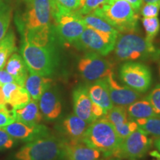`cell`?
<instances>
[{
  "label": "cell",
  "instance_id": "obj_1",
  "mask_svg": "<svg viewBox=\"0 0 160 160\" xmlns=\"http://www.w3.org/2000/svg\"><path fill=\"white\" fill-rule=\"evenodd\" d=\"M14 22L21 36L54 25L51 0H24V8L17 11Z\"/></svg>",
  "mask_w": 160,
  "mask_h": 160
},
{
  "label": "cell",
  "instance_id": "obj_2",
  "mask_svg": "<svg viewBox=\"0 0 160 160\" xmlns=\"http://www.w3.org/2000/svg\"><path fill=\"white\" fill-rule=\"evenodd\" d=\"M20 53L29 73L42 77L53 75L59 67L57 46H42L22 39Z\"/></svg>",
  "mask_w": 160,
  "mask_h": 160
},
{
  "label": "cell",
  "instance_id": "obj_3",
  "mask_svg": "<svg viewBox=\"0 0 160 160\" xmlns=\"http://www.w3.org/2000/svg\"><path fill=\"white\" fill-rule=\"evenodd\" d=\"M113 50L116 58L119 61L156 60L160 58V50L153 42L138 34L137 31L119 33Z\"/></svg>",
  "mask_w": 160,
  "mask_h": 160
},
{
  "label": "cell",
  "instance_id": "obj_4",
  "mask_svg": "<svg viewBox=\"0 0 160 160\" xmlns=\"http://www.w3.org/2000/svg\"><path fill=\"white\" fill-rule=\"evenodd\" d=\"M122 139L118 136L114 126L105 117L90 124L81 142L103 153L105 157L113 156Z\"/></svg>",
  "mask_w": 160,
  "mask_h": 160
},
{
  "label": "cell",
  "instance_id": "obj_5",
  "mask_svg": "<svg viewBox=\"0 0 160 160\" xmlns=\"http://www.w3.org/2000/svg\"><path fill=\"white\" fill-rule=\"evenodd\" d=\"M92 13L103 18L119 33L137 31L139 27L137 11L125 0H109Z\"/></svg>",
  "mask_w": 160,
  "mask_h": 160
},
{
  "label": "cell",
  "instance_id": "obj_6",
  "mask_svg": "<svg viewBox=\"0 0 160 160\" xmlns=\"http://www.w3.org/2000/svg\"><path fill=\"white\" fill-rule=\"evenodd\" d=\"M65 141L51 134L27 142L15 154V160H64Z\"/></svg>",
  "mask_w": 160,
  "mask_h": 160
},
{
  "label": "cell",
  "instance_id": "obj_7",
  "mask_svg": "<svg viewBox=\"0 0 160 160\" xmlns=\"http://www.w3.org/2000/svg\"><path fill=\"white\" fill-rule=\"evenodd\" d=\"M53 18L59 41L65 45H73L86 28L82 15L77 11L53 13Z\"/></svg>",
  "mask_w": 160,
  "mask_h": 160
},
{
  "label": "cell",
  "instance_id": "obj_8",
  "mask_svg": "<svg viewBox=\"0 0 160 160\" xmlns=\"http://www.w3.org/2000/svg\"><path fill=\"white\" fill-rule=\"evenodd\" d=\"M119 79L123 84L139 93L148 91L152 73L148 66L138 62H126L119 67Z\"/></svg>",
  "mask_w": 160,
  "mask_h": 160
},
{
  "label": "cell",
  "instance_id": "obj_9",
  "mask_svg": "<svg viewBox=\"0 0 160 160\" xmlns=\"http://www.w3.org/2000/svg\"><path fill=\"white\" fill-rule=\"evenodd\" d=\"M103 56L93 52H87L80 57L77 64L79 74L88 82L104 79L113 72V65Z\"/></svg>",
  "mask_w": 160,
  "mask_h": 160
},
{
  "label": "cell",
  "instance_id": "obj_10",
  "mask_svg": "<svg viewBox=\"0 0 160 160\" xmlns=\"http://www.w3.org/2000/svg\"><path fill=\"white\" fill-rule=\"evenodd\" d=\"M117 39V37L86 27L85 31L73 45L80 51L93 52L104 57L113 51Z\"/></svg>",
  "mask_w": 160,
  "mask_h": 160
},
{
  "label": "cell",
  "instance_id": "obj_11",
  "mask_svg": "<svg viewBox=\"0 0 160 160\" xmlns=\"http://www.w3.org/2000/svg\"><path fill=\"white\" fill-rule=\"evenodd\" d=\"M147 133L138 128L125 138L113 157L126 159H137L145 156L151 148L152 140Z\"/></svg>",
  "mask_w": 160,
  "mask_h": 160
},
{
  "label": "cell",
  "instance_id": "obj_12",
  "mask_svg": "<svg viewBox=\"0 0 160 160\" xmlns=\"http://www.w3.org/2000/svg\"><path fill=\"white\" fill-rule=\"evenodd\" d=\"M3 130L16 140L29 142L52 134L47 126L41 124H25L15 121Z\"/></svg>",
  "mask_w": 160,
  "mask_h": 160
},
{
  "label": "cell",
  "instance_id": "obj_13",
  "mask_svg": "<svg viewBox=\"0 0 160 160\" xmlns=\"http://www.w3.org/2000/svg\"><path fill=\"white\" fill-rule=\"evenodd\" d=\"M104 79L107 84L110 98L114 105L127 108L141 98V93L118 82L113 71Z\"/></svg>",
  "mask_w": 160,
  "mask_h": 160
},
{
  "label": "cell",
  "instance_id": "obj_14",
  "mask_svg": "<svg viewBox=\"0 0 160 160\" xmlns=\"http://www.w3.org/2000/svg\"><path fill=\"white\" fill-rule=\"evenodd\" d=\"M73 108L77 117L86 122L88 125L96 121L93 113V102L90 97L88 85L81 84L77 85L72 92Z\"/></svg>",
  "mask_w": 160,
  "mask_h": 160
},
{
  "label": "cell",
  "instance_id": "obj_15",
  "mask_svg": "<svg viewBox=\"0 0 160 160\" xmlns=\"http://www.w3.org/2000/svg\"><path fill=\"white\" fill-rule=\"evenodd\" d=\"M89 125L75 113L66 116L59 122L56 129L60 138L66 142H79Z\"/></svg>",
  "mask_w": 160,
  "mask_h": 160
},
{
  "label": "cell",
  "instance_id": "obj_16",
  "mask_svg": "<svg viewBox=\"0 0 160 160\" xmlns=\"http://www.w3.org/2000/svg\"><path fill=\"white\" fill-rule=\"evenodd\" d=\"M38 105L42 117L46 121L53 122L61 117L62 102L59 91L53 86L42 95Z\"/></svg>",
  "mask_w": 160,
  "mask_h": 160
},
{
  "label": "cell",
  "instance_id": "obj_17",
  "mask_svg": "<svg viewBox=\"0 0 160 160\" xmlns=\"http://www.w3.org/2000/svg\"><path fill=\"white\" fill-rule=\"evenodd\" d=\"M103 156L100 151L81 141H65L64 160H101Z\"/></svg>",
  "mask_w": 160,
  "mask_h": 160
},
{
  "label": "cell",
  "instance_id": "obj_18",
  "mask_svg": "<svg viewBox=\"0 0 160 160\" xmlns=\"http://www.w3.org/2000/svg\"><path fill=\"white\" fill-rule=\"evenodd\" d=\"M2 86V91L6 104L13 109L21 108L31 100V97L25 87L17 83H8Z\"/></svg>",
  "mask_w": 160,
  "mask_h": 160
},
{
  "label": "cell",
  "instance_id": "obj_19",
  "mask_svg": "<svg viewBox=\"0 0 160 160\" xmlns=\"http://www.w3.org/2000/svg\"><path fill=\"white\" fill-rule=\"evenodd\" d=\"M88 93L92 101L101 106L105 113L113 108V104L110 98L105 79L97 80L93 82L92 85H89Z\"/></svg>",
  "mask_w": 160,
  "mask_h": 160
},
{
  "label": "cell",
  "instance_id": "obj_20",
  "mask_svg": "<svg viewBox=\"0 0 160 160\" xmlns=\"http://www.w3.org/2000/svg\"><path fill=\"white\" fill-rule=\"evenodd\" d=\"M53 86V79L51 77H42L37 74L30 73L26 79L24 85L31 96V99L39 101L40 97L45 92Z\"/></svg>",
  "mask_w": 160,
  "mask_h": 160
},
{
  "label": "cell",
  "instance_id": "obj_21",
  "mask_svg": "<svg viewBox=\"0 0 160 160\" xmlns=\"http://www.w3.org/2000/svg\"><path fill=\"white\" fill-rule=\"evenodd\" d=\"M5 67V71L14 79L16 83L24 87L29 71L22 57L13 53L8 59Z\"/></svg>",
  "mask_w": 160,
  "mask_h": 160
},
{
  "label": "cell",
  "instance_id": "obj_22",
  "mask_svg": "<svg viewBox=\"0 0 160 160\" xmlns=\"http://www.w3.org/2000/svg\"><path fill=\"white\" fill-rule=\"evenodd\" d=\"M16 121L25 124H39L43 117L40 112L38 102L32 99L21 108L13 109Z\"/></svg>",
  "mask_w": 160,
  "mask_h": 160
},
{
  "label": "cell",
  "instance_id": "obj_23",
  "mask_svg": "<svg viewBox=\"0 0 160 160\" xmlns=\"http://www.w3.org/2000/svg\"><path fill=\"white\" fill-rule=\"evenodd\" d=\"M126 108H127L128 119L133 121L158 117L152 107L151 104L146 97L142 99L140 98L131 105L128 106Z\"/></svg>",
  "mask_w": 160,
  "mask_h": 160
},
{
  "label": "cell",
  "instance_id": "obj_24",
  "mask_svg": "<svg viewBox=\"0 0 160 160\" xmlns=\"http://www.w3.org/2000/svg\"><path fill=\"white\" fill-rule=\"evenodd\" d=\"M82 19L86 27H89L96 31L105 33V34L117 37L119 31H117L113 26L110 25L106 20L99 16L91 13L89 14L82 16Z\"/></svg>",
  "mask_w": 160,
  "mask_h": 160
},
{
  "label": "cell",
  "instance_id": "obj_25",
  "mask_svg": "<svg viewBox=\"0 0 160 160\" xmlns=\"http://www.w3.org/2000/svg\"><path fill=\"white\" fill-rule=\"evenodd\" d=\"M17 51L15 33L13 30L10 29L0 41V70L5 68L8 59Z\"/></svg>",
  "mask_w": 160,
  "mask_h": 160
},
{
  "label": "cell",
  "instance_id": "obj_26",
  "mask_svg": "<svg viewBox=\"0 0 160 160\" xmlns=\"http://www.w3.org/2000/svg\"><path fill=\"white\" fill-rule=\"evenodd\" d=\"M103 117L111 122L114 128L122 125L129 121L127 108L122 106H113V108L109 110Z\"/></svg>",
  "mask_w": 160,
  "mask_h": 160
},
{
  "label": "cell",
  "instance_id": "obj_27",
  "mask_svg": "<svg viewBox=\"0 0 160 160\" xmlns=\"http://www.w3.org/2000/svg\"><path fill=\"white\" fill-rule=\"evenodd\" d=\"M138 127L147 133L156 138L160 137V117L136 120Z\"/></svg>",
  "mask_w": 160,
  "mask_h": 160
},
{
  "label": "cell",
  "instance_id": "obj_28",
  "mask_svg": "<svg viewBox=\"0 0 160 160\" xmlns=\"http://www.w3.org/2000/svg\"><path fill=\"white\" fill-rule=\"evenodd\" d=\"M12 19V8L6 0L0 2V41L8 31Z\"/></svg>",
  "mask_w": 160,
  "mask_h": 160
},
{
  "label": "cell",
  "instance_id": "obj_29",
  "mask_svg": "<svg viewBox=\"0 0 160 160\" xmlns=\"http://www.w3.org/2000/svg\"><path fill=\"white\" fill-rule=\"evenodd\" d=\"M52 13H64L77 11L80 0H51Z\"/></svg>",
  "mask_w": 160,
  "mask_h": 160
},
{
  "label": "cell",
  "instance_id": "obj_30",
  "mask_svg": "<svg viewBox=\"0 0 160 160\" xmlns=\"http://www.w3.org/2000/svg\"><path fill=\"white\" fill-rule=\"evenodd\" d=\"M142 25L146 33V39L153 42L155 37H157L160 30V22L159 18H145L143 17Z\"/></svg>",
  "mask_w": 160,
  "mask_h": 160
},
{
  "label": "cell",
  "instance_id": "obj_31",
  "mask_svg": "<svg viewBox=\"0 0 160 160\" xmlns=\"http://www.w3.org/2000/svg\"><path fill=\"white\" fill-rule=\"evenodd\" d=\"M109 0H80L77 11L81 15H87L108 2Z\"/></svg>",
  "mask_w": 160,
  "mask_h": 160
},
{
  "label": "cell",
  "instance_id": "obj_32",
  "mask_svg": "<svg viewBox=\"0 0 160 160\" xmlns=\"http://www.w3.org/2000/svg\"><path fill=\"white\" fill-rule=\"evenodd\" d=\"M146 98L151 104L157 115L160 117V84L156 85Z\"/></svg>",
  "mask_w": 160,
  "mask_h": 160
},
{
  "label": "cell",
  "instance_id": "obj_33",
  "mask_svg": "<svg viewBox=\"0 0 160 160\" xmlns=\"http://www.w3.org/2000/svg\"><path fill=\"white\" fill-rule=\"evenodd\" d=\"M138 125L136 122V121H133V120H130L128 122L124 124V125L119 126V127L115 128L116 131H117V134L119 137L121 138L122 139H124L128 136L130 133L134 131L135 130L138 128Z\"/></svg>",
  "mask_w": 160,
  "mask_h": 160
},
{
  "label": "cell",
  "instance_id": "obj_34",
  "mask_svg": "<svg viewBox=\"0 0 160 160\" xmlns=\"http://www.w3.org/2000/svg\"><path fill=\"white\" fill-rule=\"evenodd\" d=\"M17 144L16 139H13L5 130L0 128V151L11 149Z\"/></svg>",
  "mask_w": 160,
  "mask_h": 160
},
{
  "label": "cell",
  "instance_id": "obj_35",
  "mask_svg": "<svg viewBox=\"0 0 160 160\" xmlns=\"http://www.w3.org/2000/svg\"><path fill=\"white\" fill-rule=\"evenodd\" d=\"M15 121L12 110L10 111L6 105L0 108V128H3Z\"/></svg>",
  "mask_w": 160,
  "mask_h": 160
},
{
  "label": "cell",
  "instance_id": "obj_36",
  "mask_svg": "<svg viewBox=\"0 0 160 160\" xmlns=\"http://www.w3.org/2000/svg\"><path fill=\"white\" fill-rule=\"evenodd\" d=\"M160 11V3H145L141 9V14L145 18L157 17Z\"/></svg>",
  "mask_w": 160,
  "mask_h": 160
},
{
  "label": "cell",
  "instance_id": "obj_37",
  "mask_svg": "<svg viewBox=\"0 0 160 160\" xmlns=\"http://www.w3.org/2000/svg\"><path fill=\"white\" fill-rule=\"evenodd\" d=\"M16 83L14 79L5 70H0V85H3L8 83Z\"/></svg>",
  "mask_w": 160,
  "mask_h": 160
},
{
  "label": "cell",
  "instance_id": "obj_38",
  "mask_svg": "<svg viewBox=\"0 0 160 160\" xmlns=\"http://www.w3.org/2000/svg\"><path fill=\"white\" fill-rule=\"evenodd\" d=\"M125 1L128 2L137 12L141 9L143 3V0H125Z\"/></svg>",
  "mask_w": 160,
  "mask_h": 160
},
{
  "label": "cell",
  "instance_id": "obj_39",
  "mask_svg": "<svg viewBox=\"0 0 160 160\" xmlns=\"http://www.w3.org/2000/svg\"><path fill=\"white\" fill-rule=\"evenodd\" d=\"M4 105H6V102L2 91V86L0 85V108L2 107Z\"/></svg>",
  "mask_w": 160,
  "mask_h": 160
},
{
  "label": "cell",
  "instance_id": "obj_40",
  "mask_svg": "<svg viewBox=\"0 0 160 160\" xmlns=\"http://www.w3.org/2000/svg\"><path fill=\"white\" fill-rule=\"evenodd\" d=\"M154 145L156 146V148H157L158 151L160 152V137L157 138V139H155Z\"/></svg>",
  "mask_w": 160,
  "mask_h": 160
},
{
  "label": "cell",
  "instance_id": "obj_41",
  "mask_svg": "<svg viewBox=\"0 0 160 160\" xmlns=\"http://www.w3.org/2000/svg\"><path fill=\"white\" fill-rule=\"evenodd\" d=\"M145 3H160V0H143Z\"/></svg>",
  "mask_w": 160,
  "mask_h": 160
},
{
  "label": "cell",
  "instance_id": "obj_42",
  "mask_svg": "<svg viewBox=\"0 0 160 160\" xmlns=\"http://www.w3.org/2000/svg\"><path fill=\"white\" fill-rule=\"evenodd\" d=\"M159 79H160V62H159Z\"/></svg>",
  "mask_w": 160,
  "mask_h": 160
},
{
  "label": "cell",
  "instance_id": "obj_43",
  "mask_svg": "<svg viewBox=\"0 0 160 160\" xmlns=\"http://www.w3.org/2000/svg\"><path fill=\"white\" fill-rule=\"evenodd\" d=\"M1 1H4V0H0V2H1Z\"/></svg>",
  "mask_w": 160,
  "mask_h": 160
}]
</instances>
